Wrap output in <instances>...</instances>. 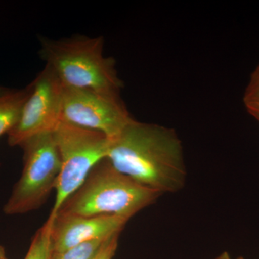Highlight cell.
Instances as JSON below:
<instances>
[{
  "instance_id": "cell-3",
  "label": "cell",
  "mask_w": 259,
  "mask_h": 259,
  "mask_svg": "<svg viewBox=\"0 0 259 259\" xmlns=\"http://www.w3.org/2000/svg\"><path fill=\"white\" fill-rule=\"evenodd\" d=\"M161 195L116 170L107 159L96 165L58 213L117 216L129 220Z\"/></svg>"
},
{
  "instance_id": "cell-16",
  "label": "cell",
  "mask_w": 259,
  "mask_h": 259,
  "mask_svg": "<svg viewBox=\"0 0 259 259\" xmlns=\"http://www.w3.org/2000/svg\"><path fill=\"white\" fill-rule=\"evenodd\" d=\"M12 90H8V89L1 88V87H0V97L7 95V94L9 93Z\"/></svg>"
},
{
  "instance_id": "cell-12",
  "label": "cell",
  "mask_w": 259,
  "mask_h": 259,
  "mask_svg": "<svg viewBox=\"0 0 259 259\" xmlns=\"http://www.w3.org/2000/svg\"><path fill=\"white\" fill-rule=\"evenodd\" d=\"M243 101L245 104L259 103V64L253 71L245 90Z\"/></svg>"
},
{
  "instance_id": "cell-18",
  "label": "cell",
  "mask_w": 259,
  "mask_h": 259,
  "mask_svg": "<svg viewBox=\"0 0 259 259\" xmlns=\"http://www.w3.org/2000/svg\"><path fill=\"white\" fill-rule=\"evenodd\" d=\"M241 259H243V258H241Z\"/></svg>"
},
{
  "instance_id": "cell-10",
  "label": "cell",
  "mask_w": 259,
  "mask_h": 259,
  "mask_svg": "<svg viewBox=\"0 0 259 259\" xmlns=\"http://www.w3.org/2000/svg\"><path fill=\"white\" fill-rule=\"evenodd\" d=\"M52 221L48 218L47 222L35 233L28 253L24 259H50L52 248L51 229Z\"/></svg>"
},
{
  "instance_id": "cell-9",
  "label": "cell",
  "mask_w": 259,
  "mask_h": 259,
  "mask_svg": "<svg viewBox=\"0 0 259 259\" xmlns=\"http://www.w3.org/2000/svg\"><path fill=\"white\" fill-rule=\"evenodd\" d=\"M28 95L27 88L0 97V136L8 134L16 125Z\"/></svg>"
},
{
  "instance_id": "cell-14",
  "label": "cell",
  "mask_w": 259,
  "mask_h": 259,
  "mask_svg": "<svg viewBox=\"0 0 259 259\" xmlns=\"http://www.w3.org/2000/svg\"><path fill=\"white\" fill-rule=\"evenodd\" d=\"M247 110L250 115L253 116L259 122V103L245 104Z\"/></svg>"
},
{
  "instance_id": "cell-11",
  "label": "cell",
  "mask_w": 259,
  "mask_h": 259,
  "mask_svg": "<svg viewBox=\"0 0 259 259\" xmlns=\"http://www.w3.org/2000/svg\"><path fill=\"white\" fill-rule=\"evenodd\" d=\"M108 238L86 242L63 251H52L50 259H94Z\"/></svg>"
},
{
  "instance_id": "cell-8",
  "label": "cell",
  "mask_w": 259,
  "mask_h": 259,
  "mask_svg": "<svg viewBox=\"0 0 259 259\" xmlns=\"http://www.w3.org/2000/svg\"><path fill=\"white\" fill-rule=\"evenodd\" d=\"M50 219L52 221L51 243L53 252L63 251L86 242L120 233L128 221L117 216H83L64 213H58Z\"/></svg>"
},
{
  "instance_id": "cell-1",
  "label": "cell",
  "mask_w": 259,
  "mask_h": 259,
  "mask_svg": "<svg viewBox=\"0 0 259 259\" xmlns=\"http://www.w3.org/2000/svg\"><path fill=\"white\" fill-rule=\"evenodd\" d=\"M106 159L116 170L162 194L183 188L187 178L183 150L173 130L132 119L109 140Z\"/></svg>"
},
{
  "instance_id": "cell-17",
  "label": "cell",
  "mask_w": 259,
  "mask_h": 259,
  "mask_svg": "<svg viewBox=\"0 0 259 259\" xmlns=\"http://www.w3.org/2000/svg\"><path fill=\"white\" fill-rule=\"evenodd\" d=\"M218 259H232L231 257L229 256V255L227 253H223V255H221V256L219 257V258H218ZM238 259H241V258H238Z\"/></svg>"
},
{
  "instance_id": "cell-13",
  "label": "cell",
  "mask_w": 259,
  "mask_h": 259,
  "mask_svg": "<svg viewBox=\"0 0 259 259\" xmlns=\"http://www.w3.org/2000/svg\"><path fill=\"white\" fill-rule=\"evenodd\" d=\"M120 234V233H116L107 238L94 259H112L117 250Z\"/></svg>"
},
{
  "instance_id": "cell-7",
  "label": "cell",
  "mask_w": 259,
  "mask_h": 259,
  "mask_svg": "<svg viewBox=\"0 0 259 259\" xmlns=\"http://www.w3.org/2000/svg\"><path fill=\"white\" fill-rule=\"evenodd\" d=\"M28 95L16 125L8 133L11 146L37 135L53 132L61 122L63 87L48 66L28 87Z\"/></svg>"
},
{
  "instance_id": "cell-5",
  "label": "cell",
  "mask_w": 259,
  "mask_h": 259,
  "mask_svg": "<svg viewBox=\"0 0 259 259\" xmlns=\"http://www.w3.org/2000/svg\"><path fill=\"white\" fill-rule=\"evenodd\" d=\"M61 167L56 186V199L49 218L82 185L94 167L106 159L109 139L101 133L61 121L54 131Z\"/></svg>"
},
{
  "instance_id": "cell-15",
  "label": "cell",
  "mask_w": 259,
  "mask_h": 259,
  "mask_svg": "<svg viewBox=\"0 0 259 259\" xmlns=\"http://www.w3.org/2000/svg\"><path fill=\"white\" fill-rule=\"evenodd\" d=\"M0 259H9L7 256L4 247L2 246V245H0Z\"/></svg>"
},
{
  "instance_id": "cell-2",
  "label": "cell",
  "mask_w": 259,
  "mask_h": 259,
  "mask_svg": "<svg viewBox=\"0 0 259 259\" xmlns=\"http://www.w3.org/2000/svg\"><path fill=\"white\" fill-rule=\"evenodd\" d=\"M103 50V37L79 35L59 40L40 38L39 54L63 88L120 97L122 82L115 61L105 57Z\"/></svg>"
},
{
  "instance_id": "cell-6",
  "label": "cell",
  "mask_w": 259,
  "mask_h": 259,
  "mask_svg": "<svg viewBox=\"0 0 259 259\" xmlns=\"http://www.w3.org/2000/svg\"><path fill=\"white\" fill-rule=\"evenodd\" d=\"M120 97L63 88L61 121L113 139L132 120Z\"/></svg>"
},
{
  "instance_id": "cell-4",
  "label": "cell",
  "mask_w": 259,
  "mask_h": 259,
  "mask_svg": "<svg viewBox=\"0 0 259 259\" xmlns=\"http://www.w3.org/2000/svg\"><path fill=\"white\" fill-rule=\"evenodd\" d=\"M20 146L24 151L23 170L5 204L8 214H24L41 207L55 190L61 171L54 131L33 136Z\"/></svg>"
}]
</instances>
